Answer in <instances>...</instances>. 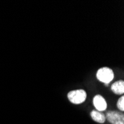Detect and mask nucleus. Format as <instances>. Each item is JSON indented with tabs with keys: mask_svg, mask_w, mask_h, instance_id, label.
Segmentation results:
<instances>
[{
	"mask_svg": "<svg viewBox=\"0 0 124 124\" xmlns=\"http://www.w3.org/2000/svg\"><path fill=\"white\" fill-rule=\"evenodd\" d=\"M115 77L114 72L111 69L107 67L101 68L97 72V78L98 80L105 83L106 85L109 84V83L113 80Z\"/></svg>",
	"mask_w": 124,
	"mask_h": 124,
	"instance_id": "obj_1",
	"label": "nucleus"
},
{
	"mask_svg": "<svg viewBox=\"0 0 124 124\" xmlns=\"http://www.w3.org/2000/svg\"><path fill=\"white\" fill-rule=\"evenodd\" d=\"M68 98L74 104H81L86 100V92L83 89L71 91L68 94Z\"/></svg>",
	"mask_w": 124,
	"mask_h": 124,
	"instance_id": "obj_2",
	"label": "nucleus"
},
{
	"mask_svg": "<svg viewBox=\"0 0 124 124\" xmlns=\"http://www.w3.org/2000/svg\"><path fill=\"white\" fill-rule=\"evenodd\" d=\"M106 118L112 124H124V115L115 111H110L107 112Z\"/></svg>",
	"mask_w": 124,
	"mask_h": 124,
	"instance_id": "obj_3",
	"label": "nucleus"
},
{
	"mask_svg": "<svg viewBox=\"0 0 124 124\" xmlns=\"http://www.w3.org/2000/svg\"><path fill=\"white\" fill-rule=\"evenodd\" d=\"M93 103H94V107L98 111H105L107 108L106 101L101 95H96L94 97Z\"/></svg>",
	"mask_w": 124,
	"mask_h": 124,
	"instance_id": "obj_4",
	"label": "nucleus"
},
{
	"mask_svg": "<svg viewBox=\"0 0 124 124\" xmlns=\"http://www.w3.org/2000/svg\"><path fill=\"white\" fill-rule=\"evenodd\" d=\"M111 90L116 94H123L124 93V81L120 80L115 82L111 85Z\"/></svg>",
	"mask_w": 124,
	"mask_h": 124,
	"instance_id": "obj_5",
	"label": "nucleus"
},
{
	"mask_svg": "<svg viewBox=\"0 0 124 124\" xmlns=\"http://www.w3.org/2000/svg\"><path fill=\"white\" fill-rule=\"evenodd\" d=\"M91 117L97 123H104L106 121V116L103 113H101L100 111L94 110L92 111L91 113Z\"/></svg>",
	"mask_w": 124,
	"mask_h": 124,
	"instance_id": "obj_6",
	"label": "nucleus"
},
{
	"mask_svg": "<svg viewBox=\"0 0 124 124\" xmlns=\"http://www.w3.org/2000/svg\"><path fill=\"white\" fill-rule=\"evenodd\" d=\"M117 106L120 111H124V97L123 96H121L119 98V100L117 101Z\"/></svg>",
	"mask_w": 124,
	"mask_h": 124,
	"instance_id": "obj_7",
	"label": "nucleus"
}]
</instances>
